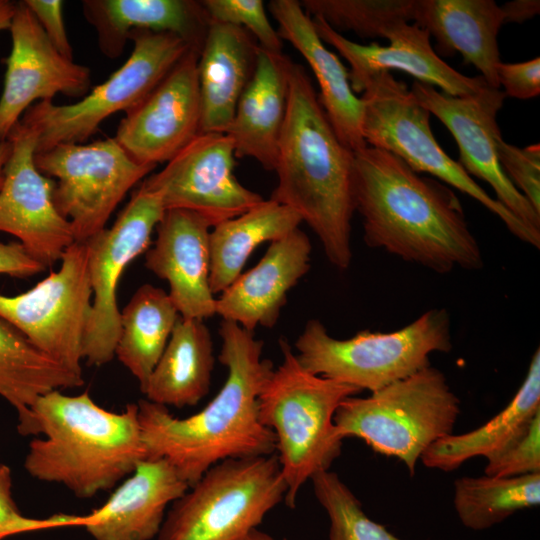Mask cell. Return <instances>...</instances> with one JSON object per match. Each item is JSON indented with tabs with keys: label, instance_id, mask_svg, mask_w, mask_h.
<instances>
[{
	"label": "cell",
	"instance_id": "obj_1",
	"mask_svg": "<svg viewBox=\"0 0 540 540\" xmlns=\"http://www.w3.org/2000/svg\"><path fill=\"white\" fill-rule=\"evenodd\" d=\"M218 333L227 378L206 407L177 418L166 406L137 402L146 459H166L189 487L220 461L276 451L274 433L259 418L258 398L275 369L262 357L264 343L231 321L222 320Z\"/></svg>",
	"mask_w": 540,
	"mask_h": 540
},
{
	"label": "cell",
	"instance_id": "obj_2",
	"mask_svg": "<svg viewBox=\"0 0 540 540\" xmlns=\"http://www.w3.org/2000/svg\"><path fill=\"white\" fill-rule=\"evenodd\" d=\"M352 193L367 246L439 274L483 267L455 192L397 156L368 145L354 152Z\"/></svg>",
	"mask_w": 540,
	"mask_h": 540
},
{
	"label": "cell",
	"instance_id": "obj_3",
	"mask_svg": "<svg viewBox=\"0 0 540 540\" xmlns=\"http://www.w3.org/2000/svg\"><path fill=\"white\" fill-rule=\"evenodd\" d=\"M353 167L354 152L336 135L306 70L292 62L270 199L300 216L339 270L352 261Z\"/></svg>",
	"mask_w": 540,
	"mask_h": 540
},
{
	"label": "cell",
	"instance_id": "obj_4",
	"mask_svg": "<svg viewBox=\"0 0 540 540\" xmlns=\"http://www.w3.org/2000/svg\"><path fill=\"white\" fill-rule=\"evenodd\" d=\"M17 429L22 435L43 436L29 443L26 471L80 498L113 488L146 459L137 403L112 412L88 392L70 396L53 390L18 416Z\"/></svg>",
	"mask_w": 540,
	"mask_h": 540
},
{
	"label": "cell",
	"instance_id": "obj_5",
	"mask_svg": "<svg viewBox=\"0 0 540 540\" xmlns=\"http://www.w3.org/2000/svg\"><path fill=\"white\" fill-rule=\"evenodd\" d=\"M279 344L283 361L259 395V418L275 435L284 501L294 508L301 487L340 456L344 438L334 415L343 400L361 391L306 371L288 341Z\"/></svg>",
	"mask_w": 540,
	"mask_h": 540
},
{
	"label": "cell",
	"instance_id": "obj_6",
	"mask_svg": "<svg viewBox=\"0 0 540 540\" xmlns=\"http://www.w3.org/2000/svg\"><path fill=\"white\" fill-rule=\"evenodd\" d=\"M295 348L306 371L373 393L429 367L430 354L450 352L451 318L446 309L434 308L396 331L363 330L348 339L332 337L311 319Z\"/></svg>",
	"mask_w": 540,
	"mask_h": 540
},
{
	"label": "cell",
	"instance_id": "obj_7",
	"mask_svg": "<svg viewBox=\"0 0 540 540\" xmlns=\"http://www.w3.org/2000/svg\"><path fill=\"white\" fill-rule=\"evenodd\" d=\"M460 400L443 372L429 367L365 398L350 396L334 415L345 439H362L375 452L402 461L415 474L423 452L453 433Z\"/></svg>",
	"mask_w": 540,
	"mask_h": 540
},
{
	"label": "cell",
	"instance_id": "obj_8",
	"mask_svg": "<svg viewBox=\"0 0 540 540\" xmlns=\"http://www.w3.org/2000/svg\"><path fill=\"white\" fill-rule=\"evenodd\" d=\"M360 92L361 133L368 146L385 150L416 173H428L475 199L496 215L511 234L540 248V231L519 220L444 152L431 130L430 112L403 81L395 79L390 72H379L363 83Z\"/></svg>",
	"mask_w": 540,
	"mask_h": 540
},
{
	"label": "cell",
	"instance_id": "obj_9",
	"mask_svg": "<svg viewBox=\"0 0 540 540\" xmlns=\"http://www.w3.org/2000/svg\"><path fill=\"white\" fill-rule=\"evenodd\" d=\"M286 491L276 453L220 461L173 502L158 540H243Z\"/></svg>",
	"mask_w": 540,
	"mask_h": 540
},
{
	"label": "cell",
	"instance_id": "obj_10",
	"mask_svg": "<svg viewBox=\"0 0 540 540\" xmlns=\"http://www.w3.org/2000/svg\"><path fill=\"white\" fill-rule=\"evenodd\" d=\"M129 39L134 47L125 63L81 100L68 105L40 101L24 113L20 122L38 134L36 152L86 141L104 120L142 102L192 49L172 33L133 30Z\"/></svg>",
	"mask_w": 540,
	"mask_h": 540
},
{
	"label": "cell",
	"instance_id": "obj_11",
	"mask_svg": "<svg viewBox=\"0 0 540 540\" xmlns=\"http://www.w3.org/2000/svg\"><path fill=\"white\" fill-rule=\"evenodd\" d=\"M34 160L42 174L56 179L54 203L80 243L105 229L128 191L156 168L133 160L110 137L58 144L36 152Z\"/></svg>",
	"mask_w": 540,
	"mask_h": 540
},
{
	"label": "cell",
	"instance_id": "obj_12",
	"mask_svg": "<svg viewBox=\"0 0 540 540\" xmlns=\"http://www.w3.org/2000/svg\"><path fill=\"white\" fill-rule=\"evenodd\" d=\"M58 271L15 296L0 294V318L38 350L82 374L83 340L92 307L86 243L74 242Z\"/></svg>",
	"mask_w": 540,
	"mask_h": 540
},
{
	"label": "cell",
	"instance_id": "obj_13",
	"mask_svg": "<svg viewBox=\"0 0 540 540\" xmlns=\"http://www.w3.org/2000/svg\"><path fill=\"white\" fill-rule=\"evenodd\" d=\"M165 211L160 194L141 184L113 225L84 242L93 297L82 350L89 365L101 366L115 357L121 329L119 280L127 265L149 249Z\"/></svg>",
	"mask_w": 540,
	"mask_h": 540
},
{
	"label": "cell",
	"instance_id": "obj_14",
	"mask_svg": "<svg viewBox=\"0 0 540 540\" xmlns=\"http://www.w3.org/2000/svg\"><path fill=\"white\" fill-rule=\"evenodd\" d=\"M234 167V145L227 134L199 133L142 185L160 194L165 210L193 212L213 228L264 200L239 182Z\"/></svg>",
	"mask_w": 540,
	"mask_h": 540
},
{
	"label": "cell",
	"instance_id": "obj_15",
	"mask_svg": "<svg viewBox=\"0 0 540 540\" xmlns=\"http://www.w3.org/2000/svg\"><path fill=\"white\" fill-rule=\"evenodd\" d=\"M7 140L11 151L0 188V231L18 238L31 257L51 266L75 242L72 226L54 203L55 180L35 165L37 132L19 121Z\"/></svg>",
	"mask_w": 540,
	"mask_h": 540
},
{
	"label": "cell",
	"instance_id": "obj_16",
	"mask_svg": "<svg viewBox=\"0 0 540 540\" xmlns=\"http://www.w3.org/2000/svg\"><path fill=\"white\" fill-rule=\"evenodd\" d=\"M411 92L450 131L464 170L488 183L504 207L528 227L540 231V214L508 179L498 160L496 141L502 135L497 115L505 93L487 85L474 94L451 96L419 81L413 82Z\"/></svg>",
	"mask_w": 540,
	"mask_h": 540
},
{
	"label": "cell",
	"instance_id": "obj_17",
	"mask_svg": "<svg viewBox=\"0 0 540 540\" xmlns=\"http://www.w3.org/2000/svg\"><path fill=\"white\" fill-rule=\"evenodd\" d=\"M11 50L0 96V142L7 140L24 113L56 94L83 97L91 87L90 69L61 55L24 1L16 3L9 28Z\"/></svg>",
	"mask_w": 540,
	"mask_h": 540
},
{
	"label": "cell",
	"instance_id": "obj_18",
	"mask_svg": "<svg viewBox=\"0 0 540 540\" xmlns=\"http://www.w3.org/2000/svg\"><path fill=\"white\" fill-rule=\"evenodd\" d=\"M198 57L199 52L189 50L120 121L114 138L136 162L167 163L199 134Z\"/></svg>",
	"mask_w": 540,
	"mask_h": 540
},
{
	"label": "cell",
	"instance_id": "obj_19",
	"mask_svg": "<svg viewBox=\"0 0 540 540\" xmlns=\"http://www.w3.org/2000/svg\"><path fill=\"white\" fill-rule=\"evenodd\" d=\"M312 21L320 39L333 46L349 63V81L354 93L373 75L401 70L421 83L438 87L451 96L474 94L488 84L479 75L469 77L456 71L434 52L429 32L417 24L401 23L390 30L389 45H362L351 41L330 27L321 17Z\"/></svg>",
	"mask_w": 540,
	"mask_h": 540
},
{
	"label": "cell",
	"instance_id": "obj_20",
	"mask_svg": "<svg viewBox=\"0 0 540 540\" xmlns=\"http://www.w3.org/2000/svg\"><path fill=\"white\" fill-rule=\"evenodd\" d=\"M210 228L193 212L166 210L156 227V240L146 251V268L168 282V295L182 318L216 315L210 288Z\"/></svg>",
	"mask_w": 540,
	"mask_h": 540
},
{
	"label": "cell",
	"instance_id": "obj_21",
	"mask_svg": "<svg viewBox=\"0 0 540 540\" xmlns=\"http://www.w3.org/2000/svg\"><path fill=\"white\" fill-rule=\"evenodd\" d=\"M311 250L307 234L299 228L271 242L257 265L216 298V315L252 332L258 326L274 327L288 292L310 269Z\"/></svg>",
	"mask_w": 540,
	"mask_h": 540
},
{
	"label": "cell",
	"instance_id": "obj_22",
	"mask_svg": "<svg viewBox=\"0 0 540 540\" xmlns=\"http://www.w3.org/2000/svg\"><path fill=\"white\" fill-rule=\"evenodd\" d=\"M189 485L163 458L141 461L99 508L81 518L95 540H151L158 536L166 507Z\"/></svg>",
	"mask_w": 540,
	"mask_h": 540
},
{
	"label": "cell",
	"instance_id": "obj_23",
	"mask_svg": "<svg viewBox=\"0 0 540 540\" xmlns=\"http://www.w3.org/2000/svg\"><path fill=\"white\" fill-rule=\"evenodd\" d=\"M268 7L278 23L280 38L309 64L319 84V102L340 141L353 152L365 148L363 102L351 88L347 69L318 36L312 18L297 0H272Z\"/></svg>",
	"mask_w": 540,
	"mask_h": 540
},
{
	"label": "cell",
	"instance_id": "obj_24",
	"mask_svg": "<svg viewBox=\"0 0 540 540\" xmlns=\"http://www.w3.org/2000/svg\"><path fill=\"white\" fill-rule=\"evenodd\" d=\"M292 62L282 52L259 46L253 77L225 133L233 142L235 157L253 158L268 171L276 166Z\"/></svg>",
	"mask_w": 540,
	"mask_h": 540
},
{
	"label": "cell",
	"instance_id": "obj_25",
	"mask_svg": "<svg viewBox=\"0 0 540 540\" xmlns=\"http://www.w3.org/2000/svg\"><path fill=\"white\" fill-rule=\"evenodd\" d=\"M259 45L244 28L210 21L198 57L199 133H226L253 77Z\"/></svg>",
	"mask_w": 540,
	"mask_h": 540
},
{
	"label": "cell",
	"instance_id": "obj_26",
	"mask_svg": "<svg viewBox=\"0 0 540 540\" xmlns=\"http://www.w3.org/2000/svg\"><path fill=\"white\" fill-rule=\"evenodd\" d=\"M415 24L436 40L439 53L459 52L488 86L499 89L498 33L504 15L493 0H417Z\"/></svg>",
	"mask_w": 540,
	"mask_h": 540
},
{
	"label": "cell",
	"instance_id": "obj_27",
	"mask_svg": "<svg viewBox=\"0 0 540 540\" xmlns=\"http://www.w3.org/2000/svg\"><path fill=\"white\" fill-rule=\"evenodd\" d=\"M82 9L109 58L122 54L133 30L175 34L200 53L210 22L194 0H85Z\"/></svg>",
	"mask_w": 540,
	"mask_h": 540
},
{
	"label": "cell",
	"instance_id": "obj_28",
	"mask_svg": "<svg viewBox=\"0 0 540 540\" xmlns=\"http://www.w3.org/2000/svg\"><path fill=\"white\" fill-rule=\"evenodd\" d=\"M214 363L204 320L179 316L142 393L166 407L194 406L209 392Z\"/></svg>",
	"mask_w": 540,
	"mask_h": 540
},
{
	"label": "cell",
	"instance_id": "obj_29",
	"mask_svg": "<svg viewBox=\"0 0 540 540\" xmlns=\"http://www.w3.org/2000/svg\"><path fill=\"white\" fill-rule=\"evenodd\" d=\"M540 414V350L531 358L527 374L514 397L497 415L477 429L447 435L421 455L432 469L451 472L475 457L487 458L523 433Z\"/></svg>",
	"mask_w": 540,
	"mask_h": 540
},
{
	"label": "cell",
	"instance_id": "obj_30",
	"mask_svg": "<svg viewBox=\"0 0 540 540\" xmlns=\"http://www.w3.org/2000/svg\"><path fill=\"white\" fill-rule=\"evenodd\" d=\"M302 222L290 207L263 200L210 231V288L221 294L241 274L253 251L264 242L276 241Z\"/></svg>",
	"mask_w": 540,
	"mask_h": 540
},
{
	"label": "cell",
	"instance_id": "obj_31",
	"mask_svg": "<svg viewBox=\"0 0 540 540\" xmlns=\"http://www.w3.org/2000/svg\"><path fill=\"white\" fill-rule=\"evenodd\" d=\"M178 318L168 293L152 284L140 286L120 311L121 329L115 356L137 379L141 392Z\"/></svg>",
	"mask_w": 540,
	"mask_h": 540
},
{
	"label": "cell",
	"instance_id": "obj_32",
	"mask_svg": "<svg viewBox=\"0 0 540 540\" xmlns=\"http://www.w3.org/2000/svg\"><path fill=\"white\" fill-rule=\"evenodd\" d=\"M84 384L75 373L38 350L0 318V396L21 416L41 395Z\"/></svg>",
	"mask_w": 540,
	"mask_h": 540
},
{
	"label": "cell",
	"instance_id": "obj_33",
	"mask_svg": "<svg viewBox=\"0 0 540 540\" xmlns=\"http://www.w3.org/2000/svg\"><path fill=\"white\" fill-rule=\"evenodd\" d=\"M453 503L460 522L481 531L522 509L540 504V473L514 477H460L454 482Z\"/></svg>",
	"mask_w": 540,
	"mask_h": 540
},
{
	"label": "cell",
	"instance_id": "obj_34",
	"mask_svg": "<svg viewBox=\"0 0 540 540\" xmlns=\"http://www.w3.org/2000/svg\"><path fill=\"white\" fill-rule=\"evenodd\" d=\"M310 16L321 17L337 32L385 38L397 25L414 20L417 0H302Z\"/></svg>",
	"mask_w": 540,
	"mask_h": 540
},
{
	"label": "cell",
	"instance_id": "obj_35",
	"mask_svg": "<svg viewBox=\"0 0 540 540\" xmlns=\"http://www.w3.org/2000/svg\"><path fill=\"white\" fill-rule=\"evenodd\" d=\"M311 481L330 520L329 540H402L365 514L361 502L335 472L321 471Z\"/></svg>",
	"mask_w": 540,
	"mask_h": 540
},
{
	"label": "cell",
	"instance_id": "obj_36",
	"mask_svg": "<svg viewBox=\"0 0 540 540\" xmlns=\"http://www.w3.org/2000/svg\"><path fill=\"white\" fill-rule=\"evenodd\" d=\"M210 21L247 30L258 45L271 52H282V39L267 16L262 0H203Z\"/></svg>",
	"mask_w": 540,
	"mask_h": 540
},
{
	"label": "cell",
	"instance_id": "obj_37",
	"mask_svg": "<svg viewBox=\"0 0 540 540\" xmlns=\"http://www.w3.org/2000/svg\"><path fill=\"white\" fill-rule=\"evenodd\" d=\"M485 475L514 477L540 473V414L517 438L486 458Z\"/></svg>",
	"mask_w": 540,
	"mask_h": 540
},
{
	"label": "cell",
	"instance_id": "obj_38",
	"mask_svg": "<svg viewBox=\"0 0 540 540\" xmlns=\"http://www.w3.org/2000/svg\"><path fill=\"white\" fill-rule=\"evenodd\" d=\"M496 150L502 170L540 214V145L518 148L497 138Z\"/></svg>",
	"mask_w": 540,
	"mask_h": 540
},
{
	"label": "cell",
	"instance_id": "obj_39",
	"mask_svg": "<svg viewBox=\"0 0 540 540\" xmlns=\"http://www.w3.org/2000/svg\"><path fill=\"white\" fill-rule=\"evenodd\" d=\"M80 525L78 515L58 514L44 519L23 515L13 499L11 469L0 464V540L26 532Z\"/></svg>",
	"mask_w": 540,
	"mask_h": 540
},
{
	"label": "cell",
	"instance_id": "obj_40",
	"mask_svg": "<svg viewBox=\"0 0 540 540\" xmlns=\"http://www.w3.org/2000/svg\"><path fill=\"white\" fill-rule=\"evenodd\" d=\"M497 77L506 96L522 100L536 97L540 94V58L520 63L500 62Z\"/></svg>",
	"mask_w": 540,
	"mask_h": 540
},
{
	"label": "cell",
	"instance_id": "obj_41",
	"mask_svg": "<svg viewBox=\"0 0 540 540\" xmlns=\"http://www.w3.org/2000/svg\"><path fill=\"white\" fill-rule=\"evenodd\" d=\"M42 30L57 51L73 60L70 44L63 18V1L59 0H24Z\"/></svg>",
	"mask_w": 540,
	"mask_h": 540
},
{
	"label": "cell",
	"instance_id": "obj_42",
	"mask_svg": "<svg viewBox=\"0 0 540 540\" xmlns=\"http://www.w3.org/2000/svg\"><path fill=\"white\" fill-rule=\"evenodd\" d=\"M45 268L27 253L20 242H0V274L26 278L42 272Z\"/></svg>",
	"mask_w": 540,
	"mask_h": 540
},
{
	"label": "cell",
	"instance_id": "obj_43",
	"mask_svg": "<svg viewBox=\"0 0 540 540\" xmlns=\"http://www.w3.org/2000/svg\"><path fill=\"white\" fill-rule=\"evenodd\" d=\"M504 23H523L532 19L540 12L539 0H513L500 6Z\"/></svg>",
	"mask_w": 540,
	"mask_h": 540
},
{
	"label": "cell",
	"instance_id": "obj_44",
	"mask_svg": "<svg viewBox=\"0 0 540 540\" xmlns=\"http://www.w3.org/2000/svg\"><path fill=\"white\" fill-rule=\"evenodd\" d=\"M16 3L0 0V31L9 30L15 13Z\"/></svg>",
	"mask_w": 540,
	"mask_h": 540
},
{
	"label": "cell",
	"instance_id": "obj_45",
	"mask_svg": "<svg viewBox=\"0 0 540 540\" xmlns=\"http://www.w3.org/2000/svg\"><path fill=\"white\" fill-rule=\"evenodd\" d=\"M11 151V145L9 140H5L3 142H0V188L3 183L4 179V168L6 165V162L9 158Z\"/></svg>",
	"mask_w": 540,
	"mask_h": 540
},
{
	"label": "cell",
	"instance_id": "obj_46",
	"mask_svg": "<svg viewBox=\"0 0 540 540\" xmlns=\"http://www.w3.org/2000/svg\"><path fill=\"white\" fill-rule=\"evenodd\" d=\"M243 540H278V539L274 538L273 536L259 529H254ZM282 540H286V539H282Z\"/></svg>",
	"mask_w": 540,
	"mask_h": 540
}]
</instances>
